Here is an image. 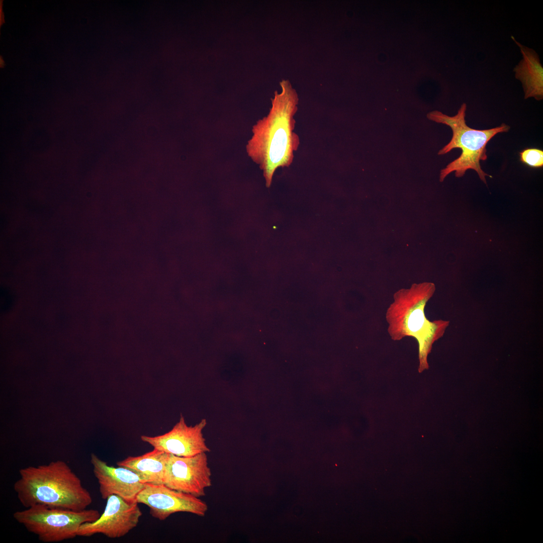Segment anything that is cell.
<instances>
[{"label": "cell", "mask_w": 543, "mask_h": 543, "mask_svg": "<svg viewBox=\"0 0 543 543\" xmlns=\"http://www.w3.org/2000/svg\"><path fill=\"white\" fill-rule=\"evenodd\" d=\"M280 84L282 92H275L268 115L253 126L252 136L246 146L248 156L263 171L267 188L278 168L288 167L293 163L300 144L294 131L298 96L289 80Z\"/></svg>", "instance_id": "6da1fadb"}, {"label": "cell", "mask_w": 543, "mask_h": 543, "mask_svg": "<svg viewBox=\"0 0 543 543\" xmlns=\"http://www.w3.org/2000/svg\"><path fill=\"white\" fill-rule=\"evenodd\" d=\"M13 489L25 508L35 504L81 511L92 503L89 492L63 461L20 469Z\"/></svg>", "instance_id": "7a4b0ae2"}, {"label": "cell", "mask_w": 543, "mask_h": 543, "mask_svg": "<svg viewBox=\"0 0 543 543\" xmlns=\"http://www.w3.org/2000/svg\"><path fill=\"white\" fill-rule=\"evenodd\" d=\"M435 291L434 284H413L409 289H401L393 295L388 308L386 319L387 331L393 340L412 337L418 344V372L428 369L427 357L434 342L441 337L449 322L429 320L425 315L426 303Z\"/></svg>", "instance_id": "3957f363"}, {"label": "cell", "mask_w": 543, "mask_h": 543, "mask_svg": "<svg viewBox=\"0 0 543 543\" xmlns=\"http://www.w3.org/2000/svg\"><path fill=\"white\" fill-rule=\"evenodd\" d=\"M466 104L463 103L458 113L449 116L438 111H433L427 115V118L448 126L452 130V136L450 141L438 152L439 155L445 154L454 148H460L462 153L440 171L439 180L443 182L450 173L455 171L457 177L463 176L468 169L475 170L480 178L486 184V176H490L481 168L480 161L487 159L486 145L496 134L506 132L510 127L504 123L493 128L478 130L471 128L466 123Z\"/></svg>", "instance_id": "277c9868"}, {"label": "cell", "mask_w": 543, "mask_h": 543, "mask_svg": "<svg viewBox=\"0 0 543 543\" xmlns=\"http://www.w3.org/2000/svg\"><path fill=\"white\" fill-rule=\"evenodd\" d=\"M100 516L96 509L74 511L42 504H35L13 513L17 522L45 543L74 538L78 536V530L82 524L94 522Z\"/></svg>", "instance_id": "5b68a950"}, {"label": "cell", "mask_w": 543, "mask_h": 543, "mask_svg": "<svg viewBox=\"0 0 543 543\" xmlns=\"http://www.w3.org/2000/svg\"><path fill=\"white\" fill-rule=\"evenodd\" d=\"M206 452L191 457L168 454L163 485L197 497L206 495L212 485V472Z\"/></svg>", "instance_id": "8992f818"}, {"label": "cell", "mask_w": 543, "mask_h": 543, "mask_svg": "<svg viewBox=\"0 0 543 543\" xmlns=\"http://www.w3.org/2000/svg\"><path fill=\"white\" fill-rule=\"evenodd\" d=\"M106 500L104 511L99 519L82 524L78 530V536L102 534L110 538H120L136 527L142 515L136 501L128 502L116 495Z\"/></svg>", "instance_id": "52a82bcc"}, {"label": "cell", "mask_w": 543, "mask_h": 543, "mask_svg": "<svg viewBox=\"0 0 543 543\" xmlns=\"http://www.w3.org/2000/svg\"><path fill=\"white\" fill-rule=\"evenodd\" d=\"M136 501L147 506L150 514L160 521L180 512L203 517L208 509L207 503L199 497L172 489L163 484H145L137 496Z\"/></svg>", "instance_id": "ba28073f"}, {"label": "cell", "mask_w": 543, "mask_h": 543, "mask_svg": "<svg viewBox=\"0 0 543 543\" xmlns=\"http://www.w3.org/2000/svg\"><path fill=\"white\" fill-rule=\"evenodd\" d=\"M207 421L203 419L194 426H188L184 416L168 432L158 436L141 435L143 442L154 448L178 457H191L203 452H209L203 430Z\"/></svg>", "instance_id": "9c48e42d"}, {"label": "cell", "mask_w": 543, "mask_h": 543, "mask_svg": "<svg viewBox=\"0 0 543 543\" xmlns=\"http://www.w3.org/2000/svg\"><path fill=\"white\" fill-rule=\"evenodd\" d=\"M90 463L102 499L116 495L128 502L136 501L145 486L137 474L122 467L110 466L94 454L90 456Z\"/></svg>", "instance_id": "30bf717a"}, {"label": "cell", "mask_w": 543, "mask_h": 543, "mask_svg": "<svg viewBox=\"0 0 543 543\" xmlns=\"http://www.w3.org/2000/svg\"><path fill=\"white\" fill-rule=\"evenodd\" d=\"M520 48L522 58L515 66V77L522 83L524 99L543 98V67L538 54L533 49L524 46L512 37Z\"/></svg>", "instance_id": "8fae6325"}, {"label": "cell", "mask_w": 543, "mask_h": 543, "mask_svg": "<svg viewBox=\"0 0 543 543\" xmlns=\"http://www.w3.org/2000/svg\"><path fill=\"white\" fill-rule=\"evenodd\" d=\"M167 456L168 453L154 448L141 456H129L117 462V465L135 473L142 483L162 485Z\"/></svg>", "instance_id": "7c38bea8"}, {"label": "cell", "mask_w": 543, "mask_h": 543, "mask_svg": "<svg viewBox=\"0 0 543 543\" xmlns=\"http://www.w3.org/2000/svg\"><path fill=\"white\" fill-rule=\"evenodd\" d=\"M520 160L529 167L540 168L543 166V151L536 148H526L519 152Z\"/></svg>", "instance_id": "4fadbf2b"}]
</instances>
